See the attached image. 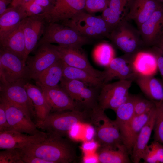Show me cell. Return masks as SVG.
I'll list each match as a JSON object with an SVG mask.
<instances>
[{
    "instance_id": "6da1fadb",
    "label": "cell",
    "mask_w": 163,
    "mask_h": 163,
    "mask_svg": "<svg viewBox=\"0 0 163 163\" xmlns=\"http://www.w3.org/2000/svg\"><path fill=\"white\" fill-rule=\"evenodd\" d=\"M43 142L20 148L27 155L35 156L50 163H70L76 159L75 148L72 142L64 137L47 133Z\"/></svg>"
},
{
    "instance_id": "7a4b0ae2",
    "label": "cell",
    "mask_w": 163,
    "mask_h": 163,
    "mask_svg": "<svg viewBox=\"0 0 163 163\" xmlns=\"http://www.w3.org/2000/svg\"><path fill=\"white\" fill-rule=\"evenodd\" d=\"M91 40L61 23L49 22L36 48L42 44L55 43L62 46L82 49L84 45L91 43Z\"/></svg>"
},
{
    "instance_id": "3957f363",
    "label": "cell",
    "mask_w": 163,
    "mask_h": 163,
    "mask_svg": "<svg viewBox=\"0 0 163 163\" xmlns=\"http://www.w3.org/2000/svg\"><path fill=\"white\" fill-rule=\"evenodd\" d=\"M104 111L98 107L93 110L90 113L89 122L95 128L96 141L100 147L116 149L124 145L123 139L114 120L109 118Z\"/></svg>"
},
{
    "instance_id": "277c9868",
    "label": "cell",
    "mask_w": 163,
    "mask_h": 163,
    "mask_svg": "<svg viewBox=\"0 0 163 163\" xmlns=\"http://www.w3.org/2000/svg\"><path fill=\"white\" fill-rule=\"evenodd\" d=\"M90 114L86 110L50 112L42 123L36 125L47 133L64 137L75 124L89 122Z\"/></svg>"
},
{
    "instance_id": "5b68a950",
    "label": "cell",
    "mask_w": 163,
    "mask_h": 163,
    "mask_svg": "<svg viewBox=\"0 0 163 163\" xmlns=\"http://www.w3.org/2000/svg\"><path fill=\"white\" fill-rule=\"evenodd\" d=\"M59 85L83 110L91 112L98 106V98L101 88L89 86L80 81L68 80L63 77Z\"/></svg>"
},
{
    "instance_id": "8992f818",
    "label": "cell",
    "mask_w": 163,
    "mask_h": 163,
    "mask_svg": "<svg viewBox=\"0 0 163 163\" xmlns=\"http://www.w3.org/2000/svg\"><path fill=\"white\" fill-rule=\"evenodd\" d=\"M123 18L112 30L109 39L117 48L126 54H134L144 46L139 30Z\"/></svg>"
},
{
    "instance_id": "52a82bcc",
    "label": "cell",
    "mask_w": 163,
    "mask_h": 163,
    "mask_svg": "<svg viewBox=\"0 0 163 163\" xmlns=\"http://www.w3.org/2000/svg\"><path fill=\"white\" fill-rule=\"evenodd\" d=\"M133 81L119 80L104 84L101 88L98 98V107L105 110L110 109L114 111L129 98V90Z\"/></svg>"
},
{
    "instance_id": "ba28073f",
    "label": "cell",
    "mask_w": 163,
    "mask_h": 163,
    "mask_svg": "<svg viewBox=\"0 0 163 163\" xmlns=\"http://www.w3.org/2000/svg\"><path fill=\"white\" fill-rule=\"evenodd\" d=\"M26 65L14 53L0 47V78L2 84L24 81L27 79Z\"/></svg>"
},
{
    "instance_id": "9c48e42d",
    "label": "cell",
    "mask_w": 163,
    "mask_h": 163,
    "mask_svg": "<svg viewBox=\"0 0 163 163\" xmlns=\"http://www.w3.org/2000/svg\"><path fill=\"white\" fill-rule=\"evenodd\" d=\"M36 49L34 55L27 58L26 61L27 79L35 80L44 71L60 59L55 45L44 43Z\"/></svg>"
},
{
    "instance_id": "30bf717a",
    "label": "cell",
    "mask_w": 163,
    "mask_h": 163,
    "mask_svg": "<svg viewBox=\"0 0 163 163\" xmlns=\"http://www.w3.org/2000/svg\"><path fill=\"white\" fill-rule=\"evenodd\" d=\"M24 81L1 84L0 98L21 110L28 118L35 117L32 102L24 85Z\"/></svg>"
},
{
    "instance_id": "8fae6325",
    "label": "cell",
    "mask_w": 163,
    "mask_h": 163,
    "mask_svg": "<svg viewBox=\"0 0 163 163\" xmlns=\"http://www.w3.org/2000/svg\"><path fill=\"white\" fill-rule=\"evenodd\" d=\"M48 23L47 14L44 13L27 16L21 21L25 42L26 64L29 55L36 48Z\"/></svg>"
},
{
    "instance_id": "7c38bea8",
    "label": "cell",
    "mask_w": 163,
    "mask_h": 163,
    "mask_svg": "<svg viewBox=\"0 0 163 163\" xmlns=\"http://www.w3.org/2000/svg\"><path fill=\"white\" fill-rule=\"evenodd\" d=\"M43 91L45 98L51 108V112L65 111H83L80 106L74 101L59 85L47 87L36 82Z\"/></svg>"
},
{
    "instance_id": "4fadbf2b",
    "label": "cell",
    "mask_w": 163,
    "mask_h": 163,
    "mask_svg": "<svg viewBox=\"0 0 163 163\" xmlns=\"http://www.w3.org/2000/svg\"><path fill=\"white\" fill-rule=\"evenodd\" d=\"M60 59L66 65L84 70L104 81V72L94 69L90 64L82 49L55 45Z\"/></svg>"
},
{
    "instance_id": "5bb4252c",
    "label": "cell",
    "mask_w": 163,
    "mask_h": 163,
    "mask_svg": "<svg viewBox=\"0 0 163 163\" xmlns=\"http://www.w3.org/2000/svg\"><path fill=\"white\" fill-rule=\"evenodd\" d=\"M122 57H114L103 71L104 84L114 78L134 81L138 76L133 65L135 54H126Z\"/></svg>"
},
{
    "instance_id": "9a60e30c",
    "label": "cell",
    "mask_w": 163,
    "mask_h": 163,
    "mask_svg": "<svg viewBox=\"0 0 163 163\" xmlns=\"http://www.w3.org/2000/svg\"><path fill=\"white\" fill-rule=\"evenodd\" d=\"M163 4L156 0H128L124 18L133 21L139 28Z\"/></svg>"
},
{
    "instance_id": "2e32d148",
    "label": "cell",
    "mask_w": 163,
    "mask_h": 163,
    "mask_svg": "<svg viewBox=\"0 0 163 163\" xmlns=\"http://www.w3.org/2000/svg\"><path fill=\"white\" fill-rule=\"evenodd\" d=\"M144 46H155L163 35V4L138 28Z\"/></svg>"
},
{
    "instance_id": "e0dca14e",
    "label": "cell",
    "mask_w": 163,
    "mask_h": 163,
    "mask_svg": "<svg viewBox=\"0 0 163 163\" xmlns=\"http://www.w3.org/2000/svg\"><path fill=\"white\" fill-rule=\"evenodd\" d=\"M47 136L46 133L42 131L32 135L14 130L0 132V149L21 148L41 142Z\"/></svg>"
},
{
    "instance_id": "ac0fdd59",
    "label": "cell",
    "mask_w": 163,
    "mask_h": 163,
    "mask_svg": "<svg viewBox=\"0 0 163 163\" xmlns=\"http://www.w3.org/2000/svg\"><path fill=\"white\" fill-rule=\"evenodd\" d=\"M0 102L4 107L7 121L11 130L32 135L40 131L36 123L20 109L1 98Z\"/></svg>"
},
{
    "instance_id": "d6986e66",
    "label": "cell",
    "mask_w": 163,
    "mask_h": 163,
    "mask_svg": "<svg viewBox=\"0 0 163 163\" xmlns=\"http://www.w3.org/2000/svg\"><path fill=\"white\" fill-rule=\"evenodd\" d=\"M85 0H56L51 12L47 15L49 22H62L72 18L85 11Z\"/></svg>"
},
{
    "instance_id": "ffe728a7",
    "label": "cell",
    "mask_w": 163,
    "mask_h": 163,
    "mask_svg": "<svg viewBox=\"0 0 163 163\" xmlns=\"http://www.w3.org/2000/svg\"><path fill=\"white\" fill-rule=\"evenodd\" d=\"M135 98L136 95L130 94L128 100L115 111L116 117L114 121L119 129L124 144L126 148L129 140L130 123L134 115Z\"/></svg>"
},
{
    "instance_id": "44dd1931",
    "label": "cell",
    "mask_w": 163,
    "mask_h": 163,
    "mask_svg": "<svg viewBox=\"0 0 163 163\" xmlns=\"http://www.w3.org/2000/svg\"><path fill=\"white\" fill-rule=\"evenodd\" d=\"M27 16L24 6L19 5L7 8L0 15V39L15 28Z\"/></svg>"
},
{
    "instance_id": "7402d4cb",
    "label": "cell",
    "mask_w": 163,
    "mask_h": 163,
    "mask_svg": "<svg viewBox=\"0 0 163 163\" xmlns=\"http://www.w3.org/2000/svg\"><path fill=\"white\" fill-rule=\"evenodd\" d=\"M24 86L33 104L36 125L42 123L51 112V108L41 89L37 85L25 82Z\"/></svg>"
},
{
    "instance_id": "603a6c76",
    "label": "cell",
    "mask_w": 163,
    "mask_h": 163,
    "mask_svg": "<svg viewBox=\"0 0 163 163\" xmlns=\"http://www.w3.org/2000/svg\"><path fill=\"white\" fill-rule=\"evenodd\" d=\"M0 47L19 57L26 65L24 62L26 52L25 40L21 22L12 31L0 39Z\"/></svg>"
},
{
    "instance_id": "cb8c5ba5",
    "label": "cell",
    "mask_w": 163,
    "mask_h": 163,
    "mask_svg": "<svg viewBox=\"0 0 163 163\" xmlns=\"http://www.w3.org/2000/svg\"><path fill=\"white\" fill-rule=\"evenodd\" d=\"M157 105L148 121L138 135L134 143L131 159L134 163H138L142 159L144 150L148 145L153 131L156 113Z\"/></svg>"
},
{
    "instance_id": "d4e9b609",
    "label": "cell",
    "mask_w": 163,
    "mask_h": 163,
    "mask_svg": "<svg viewBox=\"0 0 163 163\" xmlns=\"http://www.w3.org/2000/svg\"><path fill=\"white\" fill-rule=\"evenodd\" d=\"M133 65L138 76H154L158 70L156 58L151 51H140L135 54Z\"/></svg>"
},
{
    "instance_id": "484cf974",
    "label": "cell",
    "mask_w": 163,
    "mask_h": 163,
    "mask_svg": "<svg viewBox=\"0 0 163 163\" xmlns=\"http://www.w3.org/2000/svg\"><path fill=\"white\" fill-rule=\"evenodd\" d=\"M136 82L147 98L155 102L163 101V85L154 76H138Z\"/></svg>"
},
{
    "instance_id": "4316f807",
    "label": "cell",
    "mask_w": 163,
    "mask_h": 163,
    "mask_svg": "<svg viewBox=\"0 0 163 163\" xmlns=\"http://www.w3.org/2000/svg\"><path fill=\"white\" fill-rule=\"evenodd\" d=\"M61 23L67 26L72 25L86 26L101 29L110 34L111 29L101 16H96L83 11L72 18L63 21Z\"/></svg>"
},
{
    "instance_id": "83f0119b",
    "label": "cell",
    "mask_w": 163,
    "mask_h": 163,
    "mask_svg": "<svg viewBox=\"0 0 163 163\" xmlns=\"http://www.w3.org/2000/svg\"><path fill=\"white\" fill-rule=\"evenodd\" d=\"M97 153L100 163H129L132 161L124 145L116 149L100 146Z\"/></svg>"
},
{
    "instance_id": "f1b7e54d",
    "label": "cell",
    "mask_w": 163,
    "mask_h": 163,
    "mask_svg": "<svg viewBox=\"0 0 163 163\" xmlns=\"http://www.w3.org/2000/svg\"><path fill=\"white\" fill-rule=\"evenodd\" d=\"M128 0H109L108 6L101 17L112 30L124 18Z\"/></svg>"
},
{
    "instance_id": "f546056e",
    "label": "cell",
    "mask_w": 163,
    "mask_h": 163,
    "mask_svg": "<svg viewBox=\"0 0 163 163\" xmlns=\"http://www.w3.org/2000/svg\"><path fill=\"white\" fill-rule=\"evenodd\" d=\"M62 77L68 80L80 81L89 86L100 88L104 84L102 79L95 77L84 70L68 66L63 62Z\"/></svg>"
},
{
    "instance_id": "4dcf8cb0",
    "label": "cell",
    "mask_w": 163,
    "mask_h": 163,
    "mask_svg": "<svg viewBox=\"0 0 163 163\" xmlns=\"http://www.w3.org/2000/svg\"><path fill=\"white\" fill-rule=\"evenodd\" d=\"M63 62L60 59L40 74L36 82L47 87L59 85L63 77Z\"/></svg>"
},
{
    "instance_id": "1f68e13d",
    "label": "cell",
    "mask_w": 163,
    "mask_h": 163,
    "mask_svg": "<svg viewBox=\"0 0 163 163\" xmlns=\"http://www.w3.org/2000/svg\"><path fill=\"white\" fill-rule=\"evenodd\" d=\"M156 106L152 109L143 114L134 115L133 118L130 125L129 140L127 147L130 155L138 135L148 121Z\"/></svg>"
},
{
    "instance_id": "d6a6232c",
    "label": "cell",
    "mask_w": 163,
    "mask_h": 163,
    "mask_svg": "<svg viewBox=\"0 0 163 163\" xmlns=\"http://www.w3.org/2000/svg\"><path fill=\"white\" fill-rule=\"evenodd\" d=\"M93 55L95 60L99 64L106 67L114 58L115 52L110 44L102 43L95 47Z\"/></svg>"
},
{
    "instance_id": "836d02e7",
    "label": "cell",
    "mask_w": 163,
    "mask_h": 163,
    "mask_svg": "<svg viewBox=\"0 0 163 163\" xmlns=\"http://www.w3.org/2000/svg\"><path fill=\"white\" fill-rule=\"evenodd\" d=\"M157 110L153 131V139L163 145V101L156 102Z\"/></svg>"
},
{
    "instance_id": "e575fe53",
    "label": "cell",
    "mask_w": 163,
    "mask_h": 163,
    "mask_svg": "<svg viewBox=\"0 0 163 163\" xmlns=\"http://www.w3.org/2000/svg\"><path fill=\"white\" fill-rule=\"evenodd\" d=\"M0 163H24L21 149H8L1 151Z\"/></svg>"
},
{
    "instance_id": "d590c367",
    "label": "cell",
    "mask_w": 163,
    "mask_h": 163,
    "mask_svg": "<svg viewBox=\"0 0 163 163\" xmlns=\"http://www.w3.org/2000/svg\"><path fill=\"white\" fill-rule=\"evenodd\" d=\"M156 102L140 96L136 95L134 106L135 115L143 114L156 106Z\"/></svg>"
},
{
    "instance_id": "8d00e7d4",
    "label": "cell",
    "mask_w": 163,
    "mask_h": 163,
    "mask_svg": "<svg viewBox=\"0 0 163 163\" xmlns=\"http://www.w3.org/2000/svg\"><path fill=\"white\" fill-rule=\"evenodd\" d=\"M109 0H85V11L92 14L103 11L108 7Z\"/></svg>"
},
{
    "instance_id": "74e56055",
    "label": "cell",
    "mask_w": 163,
    "mask_h": 163,
    "mask_svg": "<svg viewBox=\"0 0 163 163\" xmlns=\"http://www.w3.org/2000/svg\"><path fill=\"white\" fill-rule=\"evenodd\" d=\"M100 145L98 142L94 139L91 141H85L81 147L83 154L95 153Z\"/></svg>"
},
{
    "instance_id": "f35d334b",
    "label": "cell",
    "mask_w": 163,
    "mask_h": 163,
    "mask_svg": "<svg viewBox=\"0 0 163 163\" xmlns=\"http://www.w3.org/2000/svg\"><path fill=\"white\" fill-rule=\"evenodd\" d=\"M149 145L154 152L158 163H163V145L154 140Z\"/></svg>"
},
{
    "instance_id": "ab89813d",
    "label": "cell",
    "mask_w": 163,
    "mask_h": 163,
    "mask_svg": "<svg viewBox=\"0 0 163 163\" xmlns=\"http://www.w3.org/2000/svg\"><path fill=\"white\" fill-rule=\"evenodd\" d=\"M152 46L151 51L156 58L158 69L163 81V53L158 47L156 46Z\"/></svg>"
},
{
    "instance_id": "60d3db41",
    "label": "cell",
    "mask_w": 163,
    "mask_h": 163,
    "mask_svg": "<svg viewBox=\"0 0 163 163\" xmlns=\"http://www.w3.org/2000/svg\"><path fill=\"white\" fill-rule=\"evenodd\" d=\"M11 130L7 121L5 108L0 102V132Z\"/></svg>"
},
{
    "instance_id": "b9f144b4",
    "label": "cell",
    "mask_w": 163,
    "mask_h": 163,
    "mask_svg": "<svg viewBox=\"0 0 163 163\" xmlns=\"http://www.w3.org/2000/svg\"><path fill=\"white\" fill-rule=\"evenodd\" d=\"M142 159L144 163H158L154 152L148 145L144 150Z\"/></svg>"
},
{
    "instance_id": "7bdbcfd3",
    "label": "cell",
    "mask_w": 163,
    "mask_h": 163,
    "mask_svg": "<svg viewBox=\"0 0 163 163\" xmlns=\"http://www.w3.org/2000/svg\"><path fill=\"white\" fill-rule=\"evenodd\" d=\"M33 1L40 6L44 13L48 14L52 11L56 0H33Z\"/></svg>"
},
{
    "instance_id": "ee69618b",
    "label": "cell",
    "mask_w": 163,
    "mask_h": 163,
    "mask_svg": "<svg viewBox=\"0 0 163 163\" xmlns=\"http://www.w3.org/2000/svg\"><path fill=\"white\" fill-rule=\"evenodd\" d=\"M22 160L24 163H50L49 161L40 158L26 154L22 151Z\"/></svg>"
},
{
    "instance_id": "f6af8a7d",
    "label": "cell",
    "mask_w": 163,
    "mask_h": 163,
    "mask_svg": "<svg viewBox=\"0 0 163 163\" xmlns=\"http://www.w3.org/2000/svg\"><path fill=\"white\" fill-rule=\"evenodd\" d=\"M82 123L76 124L73 126L68 133L67 136L71 140H77L79 138L81 131V126Z\"/></svg>"
},
{
    "instance_id": "bcb514c9",
    "label": "cell",
    "mask_w": 163,
    "mask_h": 163,
    "mask_svg": "<svg viewBox=\"0 0 163 163\" xmlns=\"http://www.w3.org/2000/svg\"><path fill=\"white\" fill-rule=\"evenodd\" d=\"M96 130L92 124H88L85 128V138L86 141H91L94 139L95 137Z\"/></svg>"
},
{
    "instance_id": "7dc6e473",
    "label": "cell",
    "mask_w": 163,
    "mask_h": 163,
    "mask_svg": "<svg viewBox=\"0 0 163 163\" xmlns=\"http://www.w3.org/2000/svg\"><path fill=\"white\" fill-rule=\"evenodd\" d=\"M82 162L84 163H99L98 155L97 153L83 154Z\"/></svg>"
},
{
    "instance_id": "c3c4849f",
    "label": "cell",
    "mask_w": 163,
    "mask_h": 163,
    "mask_svg": "<svg viewBox=\"0 0 163 163\" xmlns=\"http://www.w3.org/2000/svg\"><path fill=\"white\" fill-rule=\"evenodd\" d=\"M12 0H0V15L2 14L7 9L8 5L11 3Z\"/></svg>"
},
{
    "instance_id": "681fc988",
    "label": "cell",
    "mask_w": 163,
    "mask_h": 163,
    "mask_svg": "<svg viewBox=\"0 0 163 163\" xmlns=\"http://www.w3.org/2000/svg\"><path fill=\"white\" fill-rule=\"evenodd\" d=\"M33 0H12L11 3V6H14L24 4Z\"/></svg>"
},
{
    "instance_id": "f907efd6",
    "label": "cell",
    "mask_w": 163,
    "mask_h": 163,
    "mask_svg": "<svg viewBox=\"0 0 163 163\" xmlns=\"http://www.w3.org/2000/svg\"><path fill=\"white\" fill-rule=\"evenodd\" d=\"M158 47L163 53V36H162L158 41L156 45L154 46Z\"/></svg>"
},
{
    "instance_id": "816d5d0a",
    "label": "cell",
    "mask_w": 163,
    "mask_h": 163,
    "mask_svg": "<svg viewBox=\"0 0 163 163\" xmlns=\"http://www.w3.org/2000/svg\"><path fill=\"white\" fill-rule=\"evenodd\" d=\"M157 0L158 1L161 3H163V0Z\"/></svg>"
},
{
    "instance_id": "f5cc1de1",
    "label": "cell",
    "mask_w": 163,
    "mask_h": 163,
    "mask_svg": "<svg viewBox=\"0 0 163 163\" xmlns=\"http://www.w3.org/2000/svg\"><path fill=\"white\" fill-rule=\"evenodd\" d=\"M162 36H163V35H162Z\"/></svg>"
}]
</instances>
